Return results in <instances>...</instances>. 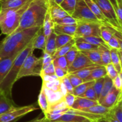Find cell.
I'll return each mask as SVG.
<instances>
[{
  "label": "cell",
  "mask_w": 122,
  "mask_h": 122,
  "mask_svg": "<svg viewBox=\"0 0 122 122\" xmlns=\"http://www.w3.org/2000/svg\"><path fill=\"white\" fill-rule=\"evenodd\" d=\"M79 51H86L90 50H97V45H94L85 42H75V44Z\"/></svg>",
  "instance_id": "41"
},
{
  "label": "cell",
  "mask_w": 122,
  "mask_h": 122,
  "mask_svg": "<svg viewBox=\"0 0 122 122\" xmlns=\"http://www.w3.org/2000/svg\"><path fill=\"white\" fill-rule=\"evenodd\" d=\"M57 35L53 32L46 38L45 43V50L43 52H45L50 56H52L56 50V38Z\"/></svg>",
  "instance_id": "22"
},
{
  "label": "cell",
  "mask_w": 122,
  "mask_h": 122,
  "mask_svg": "<svg viewBox=\"0 0 122 122\" xmlns=\"http://www.w3.org/2000/svg\"><path fill=\"white\" fill-rule=\"evenodd\" d=\"M45 116L43 117H41L40 116H38V117H36L35 119H32V120H30V121L26 122H44L45 121Z\"/></svg>",
  "instance_id": "55"
},
{
  "label": "cell",
  "mask_w": 122,
  "mask_h": 122,
  "mask_svg": "<svg viewBox=\"0 0 122 122\" xmlns=\"http://www.w3.org/2000/svg\"><path fill=\"white\" fill-rule=\"evenodd\" d=\"M118 2V4H122V0H117Z\"/></svg>",
  "instance_id": "60"
},
{
  "label": "cell",
  "mask_w": 122,
  "mask_h": 122,
  "mask_svg": "<svg viewBox=\"0 0 122 122\" xmlns=\"http://www.w3.org/2000/svg\"><path fill=\"white\" fill-rule=\"evenodd\" d=\"M31 1L19 8L0 9V30L2 34L10 35L15 31L20 24L21 15Z\"/></svg>",
  "instance_id": "4"
},
{
  "label": "cell",
  "mask_w": 122,
  "mask_h": 122,
  "mask_svg": "<svg viewBox=\"0 0 122 122\" xmlns=\"http://www.w3.org/2000/svg\"><path fill=\"white\" fill-rule=\"evenodd\" d=\"M55 121L62 122H97L90 120L82 116L70 113H64Z\"/></svg>",
  "instance_id": "15"
},
{
  "label": "cell",
  "mask_w": 122,
  "mask_h": 122,
  "mask_svg": "<svg viewBox=\"0 0 122 122\" xmlns=\"http://www.w3.org/2000/svg\"><path fill=\"white\" fill-rule=\"evenodd\" d=\"M85 1L86 4L89 7L91 11L94 13V15H95L98 20L104 25H106V26H109L108 22H107V20H106V17L104 15L103 13H102L101 10H100V7L95 2L94 0H84Z\"/></svg>",
  "instance_id": "14"
},
{
  "label": "cell",
  "mask_w": 122,
  "mask_h": 122,
  "mask_svg": "<svg viewBox=\"0 0 122 122\" xmlns=\"http://www.w3.org/2000/svg\"><path fill=\"white\" fill-rule=\"evenodd\" d=\"M75 44V38L71 39V41L67 43L65 45H63L62 46L60 47L59 48L57 49L55 51L54 54L53 56H52V60L54 58H57V57H61V56H64L66 54L67 52L70 50V49L72 47L73 45Z\"/></svg>",
  "instance_id": "30"
},
{
  "label": "cell",
  "mask_w": 122,
  "mask_h": 122,
  "mask_svg": "<svg viewBox=\"0 0 122 122\" xmlns=\"http://www.w3.org/2000/svg\"><path fill=\"white\" fill-rule=\"evenodd\" d=\"M75 98H76V97L73 94H70V93H67L64 95V97H63L66 104L70 108H71V107H72L73 104L74 103V101L75 100Z\"/></svg>",
  "instance_id": "49"
},
{
  "label": "cell",
  "mask_w": 122,
  "mask_h": 122,
  "mask_svg": "<svg viewBox=\"0 0 122 122\" xmlns=\"http://www.w3.org/2000/svg\"><path fill=\"white\" fill-rule=\"evenodd\" d=\"M5 1V0H0V2H2V1Z\"/></svg>",
  "instance_id": "63"
},
{
  "label": "cell",
  "mask_w": 122,
  "mask_h": 122,
  "mask_svg": "<svg viewBox=\"0 0 122 122\" xmlns=\"http://www.w3.org/2000/svg\"><path fill=\"white\" fill-rule=\"evenodd\" d=\"M74 37L72 36L68 35L65 34H58L57 35L56 38V50L59 48L63 45H65L69 42L70 41L73 39Z\"/></svg>",
  "instance_id": "38"
},
{
  "label": "cell",
  "mask_w": 122,
  "mask_h": 122,
  "mask_svg": "<svg viewBox=\"0 0 122 122\" xmlns=\"http://www.w3.org/2000/svg\"><path fill=\"white\" fill-rule=\"evenodd\" d=\"M18 120H19V119H17V120H14V121H12V122H16Z\"/></svg>",
  "instance_id": "62"
},
{
  "label": "cell",
  "mask_w": 122,
  "mask_h": 122,
  "mask_svg": "<svg viewBox=\"0 0 122 122\" xmlns=\"http://www.w3.org/2000/svg\"><path fill=\"white\" fill-rule=\"evenodd\" d=\"M108 117L113 118L119 122H122V102L120 101L117 104L113 107L107 116ZM106 116V117H107Z\"/></svg>",
  "instance_id": "34"
},
{
  "label": "cell",
  "mask_w": 122,
  "mask_h": 122,
  "mask_svg": "<svg viewBox=\"0 0 122 122\" xmlns=\"http://www.w3.org/2000/svg\"><path fill=\"white\" fill-rule=\"evenodd\" d=\"M49 8V0H32L21 15L19 26L13 33L32 27H42Z\"/></svg>",
  "instance_id": "2"
},
{
  "label": "cell",
  "mask_w": 122,
  "mask_h": 122,
  "mask_svg": "<svg viewBox=\"0 0 122 122\" xmlns=\"http://www.w3.org/2000/svg\"><path fill=\"white\" fill-rule=\"evenodd\" d=\"M54 22L56 24L62 25H75L77 26V21L74 19L71 15H67L64 17L60 19L54 20Z\"/></svg>",
  "instance_id": "40"
},
{
  "label": "cell",
  "mask_w": 122,
  "mask_h": 122,
  "mask_svg": "<svg viewBox=\"0 0 122 122\" xmlns=\"http://www.w3.org/2000/svg\"><path fill=\"white\" fill-rule=\"evenodd\" d=\"M30 1L31 0H5L0 2V9L19 8Z\"/></svg>",
  "instance_id": "26"
},
{
  "label": "cell",
  "mask_w": 122,
  "mask_h": 122,
  "mask_svg": "<svg viewBox=\"0 0 122 122\" xmlns=\"http://www.w3.org/2000/svg\"><path fill=\"white\" fill-rule=\"evenodd\" d=\"M97 104H98V102L97 101H94L81 97H76V98L71 108L77 110H82Z\"/></svg>",
  "instance_id": "12"
},
{
  "label": "cell",
  "mask_w": 122,
  "mask_h": 122,
  "mask_svg": "<svg viewBox=\"0 0 122 122\" xmlns=\"http://www.w3.org/2000/svg\"><path fill=\"white\" fill-rule=\"evenodd\" d=\"M80 97H81L86 98L89 99V100H94V101H98L96 93H95L94 88H93V86H91L89 88H88L87 90Z\"/></svg>",
  "instance_id": "46"
},
{
  "label": "cell",
  "mask_w": 122,
  "mask_h": 122,
  "mask_svg": "<svg viewBox=\"0 0 122 122\" xmlns=\"http://www.w3.org/2000/svg\"><path fill=\"white\" fill-rule=\"evenodd\" d=\"M42 57V66L52 62V56H50V54H47L46 52H44Z\"/></svg>",
  "instance_id": "53"
},
{
  "label": "cell",
  "mask_w": 122,
  "mask_h": 122,
  "mask_svg": "<svg viewBox=\"0 0 122 122\" xmlns=\"http://www.w3.org/2000/svg\"><path fill=\"white\" fill-rule=\"evenodd\" d=\"M113 86V80L111 78H110L107 75L104 76V82L103 86H102V91H101L100 98H99L98 100L99 104H100L102 102V101H103V100L106 97V95L108 94L110 91L111 90Z\"/></svg>",
  "instance_id": "27"
},
{
  "label": "cell",
  "mask_w": 122,
  "mask_h": 122,
  "mask_svg": "<svg viewBox=\"0 0 122 122\" xmlns=\"http://www.w3.org/2000/svg\"><path fill=\"white\" fill-rule=\"evenodd\" d=\"M101 25L102 24L97 23L77 21L74 38L90 36L101 37L100 27Z\"/></svg>",
  "instance_id": "8"
},
{
  "label": "cell",
  "mask_w": 122,
  "mask_h": 122,
  "mask_svg": "<svg viewBox=\"0 0 122 122\" xmlns=\"http://www.w3.org/2000/svg\"><path fill=\"white\" fill-rule=\"evenodd\" d=\"M122 90H119L113 86L100 104L106 108L112 109L119 102L122 101Z\"/></svg>",
  "instance_id": "10"
},
{
  "label": "cell",
  "mask_w": 122,
  "mask_h": 122,
  "mask_svg": "<svg viewBox=\"0 0 122 122\" xmlns=\"http://www.w3.org/2000/svg\"><path fill=\"white\" fill-rule=\"evenodd\" d=\"M76 30V26L75 25H62L54 23V32L56 35L65 34L74 37Z\"/></svg>",
  "instance_id": "19"
},
{
  "label": "cell",
  "mask_w": 122,
  "mask_h": 122,
  "mask_svg": "<svg viewBox=\"0 0 122 122\" xmlns=\"http://www.w3.org/2000/svg\"><path fill=\"white\" fill-rule=\"evenodd\" d=\"M104 66L105 68H106L107 76H108L110 78H111L113 80L114 77H116L117 76L118 72L116 71L114 66L113 65L112 63L107 64V65Z\"/></svg>",
  "instance_id": "47"
},
{
  "label": "cell",
  "mask_w": 122,
  "mask_h": 122,
  "mask_svg": "<svg viewBox=\"0 0 122 122\" xmlns=\"http://www.w3.org/2000/svg\"><path fill=\"white\" fill-rule=\"evenodd\" d=\"M41 27L26 29L7 35L0 42V59L20 53L34 38Z\"/></svg>",
  "instance_id": "1"
},
{
  "label": "cell",
  "mask_w": 122,
  "mask_h": 122,
  "mask_svg": "<svg viewBox=\"0 0 122 122\" xmlns=\"http://www.w3.org/2000/svg\"><path fill=\"white\" fill-rule=\"evenodd\" d=\"M54 22L51 17L50 14V11H48L45 15V19L44 20V23L42 25V29L44 33L45 36L47 37L54 31Z\"/></svg>",
  "instance_id": "23"
},
{
  "label": "cell",
  "mask_w": 122,
  "mask_h": 122,
  "mask_svg": "<svg viewBox=\"0 0 122 122\" xmlns=\"http://www.w3.org/2000/svg\"><path fill=\"white\" fill-rule=\"evenodd\" d=\"M116 14L117 17L120 25H122V5L119 4L118 8L117 10L116 11Z\"/></svg>",
  "instance_id": "54"
},
{
  "label": "cell",
  "mask_w": 122,
  "mask_h": 122,
  "mask_svg": "<svg viewBox=\"0 0 122 122\" xmlns=\"http://www.w3.org/2000/svg\"><path fill=\"white\" fill-rule=\"evenodd\" d=\"M94 64H95L92 63L91 61L85 55L83 54L81 51H79L75 60L68 68V73H73Z\"/></svg>",
  "instance_id": "11"
},
{
  "label": "cell",
  "mask_w": 122,
  "mask_h": 122,
  "mask_svg": "<svg viewBox=\"0 0 122 122\" xmlns=\"http://www.w3.org/2000/svg\"><path fill=\"white\" fill-rule=\"evenodd\" d=\"M48 121V120H47ZM48 122H56V121H48Z\"/></svg>",
  "instance_id": "61"
},
{
  "label": "cell",
  "mask_w": 122,
  "mask_h": 122,
  "mask_svg": "<svg viewBox=\"0 0 122 122\" xmlns=\"http://www.w3.org/2000/svg\"><path fill=\"white\" fill-rule=\"evenodd\" d=\"M15 107L11 98L0 92V115L9 112Z\"/></svg>",
  "instance_id": "16"
},
{
  "label": "cell",
  "mask_w": 122,
  "mask_h": 122,
  "mask_svg": "<svg viewBox=\"0 0 122 122\" xmlns=\"http://www.w3.org/2000/svg\"><path fill=\"white\" fill-rule=\"evenodd\" d=\"M106 75H107V73H106V68H105L104 66H100L95 68L91 71L90 75L83 80L84 82H88V81H95L98 79L104 77Z\"/></svg>",
  "instance_id": "21"
},
{
  "label": "cell",
  "mask_w": 122,
  "mask_h": 122,
  "mask_svg": "<svg viewBox=\"0 0 122 122\" xmlns=\"http://www.w3.org/2000/svg\"><path fill=\"white\" fill-rule=\"evenodd\" d=\"M81 111L88 112V113H92V114L104 116L106 117L108 114H109L110 109L106 108V107H104V106H101V104H98L92 106V107H89V108L82 110Z\"/></svg>",
  "instance_id": "28"
},
{
  "label": "cell",
  "mask_w": 122,
  "mask_h": 122,
  "mask_svg": "<svg viewBox=\"0 0 122 122\" xmlns=\"http://www.w3.org/2000/svg\"><path fill=\"white\" fill-rule=\"evenodd\" d=\"M33 39L30 42L26 47L18 54L13 61V64L7 75L0 84V92H2L8 97H11L12 88L15 82L17 81V77L22 66L24 61L30 53L33 52L34 51L33 48Z\"/></svg>",
  "instance_id": "3"
},
{
  "label": "cell",
  "mask_w": 122,
  "mask_h": 122,
  "mask_svg": "<svg viewBox=\"0 0 122 122\" xmlns=\"http://www.w3.org/2000/svg\"><path fill=\"white\" fill-rule=\"evenodd\" d=\"M43 87L45 92L46 94V97L48 98V106L49 105L53 104L54 102H57L60 100H62L64 97V95L60 91H54L50 90V89H47L44 86H42Z\"/></svg>",
  "instance_id": "25"
},
{
  "label": "cell",
  "mask_w": 122,
  "mask_h": 122,
  "mask_svg": "<svg viewBox=\"0 0 122 122\" xmlns=\"http://www.w3.org/2000/svg\"><path fill=\"white\" fill-rule=\"evenodd\" d=\"M65 76L64 77H63V78L61 79V81L63 83V85L65 87L67 91V92L70 93V94H73V87L71 85V83H70V81H69V78L67 77V76Z\"/></svg>",
  "instance_id": "50"
},
{
  "label": "cell",
  "mask_w": 122,
  "mask_h": 122,
  "mask_svg": "<svg viewBox=\"0 0 122 122\" xmlns=\"http://www.w3.org/2000/svg\"><path fill=\"white\" fill-rule=\"evenodd\" d=\"M38 110L33 105L15 107L9 112L0 115V122H10L19 119L26 114Z\"/></svg>",
  "instance_id": "9"
},
{
  "label": "cell",
  "mask_w": 122,
  "mask_h": 122,
  "mask_svg": "<svg viewBox=\"0 0 122 122\" xmlns=\"http://www.w3.org/2000/svg\"><path fill=\"white\" fill-rule=\"evenodd\" d=\"M108 1L111 2V4H112V5H113V8H114V10L116 11L117 10V9L118 6H119V4H118V2L117 1V0H108Z\"/></svg>",
  "instance_id": "56"
},
{
  "label": "cell",
  "mask_w": 122,
  "mask_h": 122,
  "mask_svg": "<svg viewBox=\"0 0 122 122\" xmlns=\"http://www.w3.org/2000/svg\"><path fill=\"white\" fill-rule=\"evenodd\" d=\"M63 1V0H51V2H52V1H54V2H56L57 4L60 5L61 3V2Z\"/></svg>",
  "instance_id": "59"
},
{
  "label": "cell",
  "mask_w": 122,
  "mask_h": 122,
  "mask_svg": "<svg viewBox=\"0 0 122 122\" xmlns=\"http://www.w3.org/2000/svg\"><path fill=\"white\" fill-rule=\"evenodd\" d=\"M52 64L54 66L60 67L65 71H68V66L65 56H61L52 60Z\"/></svg>",
  "instance_id": "44"
},
{
  "label": "cell",
  "mask_w": 122,
  "mask_h": 122,
  "mask_svg": "<svg viewBox=\"0 0 122 122\" xmlns=\"http://www.w3.org/2000/svg\"><path fill=\"white\" fill-rule=\"evenodd\" d=\"M18 54L14 55L11 57L0 59V84L8 73V71L13 64V61Z\"/></svg>",
  "instance_id": "13"
},
{
  "label": "cell",
  "mask_w": 122,
  "mask_h": 122,
  "mask_svg": "<svg viewBox=\"0 0 122 122\" xmlns=\"http://www.w3.org/2000/svg\"><path fill=\"white\" fill-rule=\"evenodd\" d=\"M75 39V42H85L89 43L94 45H103L106 47L110 48L107 44L103 41V39L101 37L95 36H84L79 37V38H74Z\"/></svg>",
  "instance_id": "20"
},
{
  "label": "cell",
  "mask_w": 122,
  "mask_h": 122,
  "mask_svg": "<svg viewBox=\"0 0 122 122\" xmlns=\"http://www.w3.org/2000/svg\"><path fill=\"white\" fill-rule=\"evenodd\" d=\"M76 0H63L59 5L69 15H71L75 10Z\"/></svg>",
  "instance_id": "39"
},
{
  "label": "cell",
  "mask_w": 122,
  "mask_h": 122,
  "mask_svg": "<svg viewBox=\"0 0 122 122\" xmlns=\"http://www.w3.org/2000/svg\"><path fill=\"white\" fill-rule=\"evenodd\" d=\"M54 70L56 76H57L59 79H61L63 78V77L66 76L68 74V71H65V70H63V69H61V68L60 67H54Z\"/></svg>",
  "instance_id": "52"
},
{
  "label": "cell",
  "mask_w": 122,
  "mask_h": 122,
  "mask_svg": "<svg viewBox=\"0 0 122 122\" xmlns=\"http://www.w3.org/2000/svg\"><path fill=\"white\" fill-rule=\"evenodd\" d=\"M98 66H100L97 65V64H94V65L91 66L89 67H86L83 68V69H81V70H77V71H75L73 73H70L76 75V76H78L79 77L82 79H85L86 77H87L89 75H90L91 71H92L95 68L97 67Z\"/></svg>",
  "instance_id": "37"
},
{
  "label": "cell",
  "mask_w": 122,
  "mask_h": 122,
  "mask_svg": "<svg viewBox=\"0 0 122 122\" xmlns=\"http://www.w3.org/2000/svg\"><path fill=\"white\" fill-rule=\"evenodd\" d=\"M110 56H111V63L114 66L118 73H122V60L119 58L117 50L114 48H110Z\"/></svg>",
  "instance_id": "29"
},
{
  "label": "cell",
  "mask_w": 122,
  "mask_h": 122,
  "mask_svg": "<svg viewBox=\"0 0 122 122\" xmlns=\"http://www.w3.org/2000/svg\"><path fill=\"white\" fill-rule=\"evenodd\" d=\"M107 119H108V122H119L117 120H116V119H113V118H112V117H110L107 116Z\"/></svg>",
  "instance_id": "58"
},
{
  "label": "cell",
  "mask_w": 122,
  "mask_h": 122,
  "mask_svg": "<svg viewBox=\"0 0 122 122\" xmlns=\"http://www.w3.org/2000/svg\"><path fill=\"white\" fill-rule=\"evenodd\" d=\"M78 52V50L76 48L75 45H73V46L70 49V50L67 52L66 54L64 56H65L66 59L67 63L68 68L70 67V66L71 65V63H72L73 62V61L75 60V58H76V56H77Z\"/></svg>",
  "instance_id": "42"
},
{
  "label": "cell",
  "mask_w": 122,
  "mask_h": 122,
  "mask_svg": "<svg viewBox=\"0 0 122 122\" xmlns=\"http://www.w3.org/2000/svg\"><path fill=\"white\" fill-rule=\"evenodd\" d=\"M38 104L43 113L44 114L46 113L48 109V101L47 97L43 87H42L39 97H38Z\"/></svg>",
  "instance_id": "36"
},
{
  "label": "cell",
  "mask_w": 122,
  "mask_h": 122,
  "mask_svg": "<svg viewBox=\"0 0 122 122\" xmlns=\"http://www.w3.org/2000/svg\"><path fill=\"white\" fill-rule=\"evenodd\" d=\"M97 50L100 53V56H101V59L103 66H106L111 63V56L110 48L103 46V45H100V46H98Z\"/></svg>",
  "instance_id": "31"
},
{
  "label": "cell",
  "mask_w": 122,
  "mask_h": 122,
  "mask_svg": "<svg viewBox=\"0 0 122 122\" xmlns=\"http://www.w3.org/2000/svg\"><path fill=\"white\" fill-rule=\"evenodd\" d=\"M95 83V81H88V82H83L82 83L80 84L79 85L73 88V94L75 97H80L81 95L83 94L88 88L91 86L94 85Z\"/></svg>",
  "instance_id": "35"
},
{
  "label": "cell",
  "mask_w": 122,
  "mask_h": 122,
  "mask_svg": "<svg viewBox=\"0 0 122 122\" xmlns=\"http://www.w3.org/2000/svg\"><path fill=\"white\" fill-rule=\"evenodd\" d=\"M44 122H48V121H47V120H45V121Z\"/></svg>",
  "instance_id": "64"
},
{
  "label": "cell",
  "mask_w": 122,
  "mask_h": 122,
  "mask_svg": "<svg viewBox=\"0 0 122 122\" xmlns=\"http://www.w3.org/2000/svg\"><path fill=\"white\" fill-rule=\"evenodd\" d=\"M94 1L99 6L109 26L116 30L122 32V26L118 20L116 11L111 2L108 0H94Z\"/></svg>",
  "instance_id": "7"
},
{
  "label": "cell",
  "mask_w": 122,
  "mask_h": 122,
  "mask_svg": "<svg viewBox=\"0 0 122 122\" xmlns=\"http://www.w3.org/2000/svg\"><path fill=\"white\" fill-rule=\"evenodd\" d=\"M46 76H56L54 66L52 64V62L42 66L40 77L42 78V77Z\"/></svg>",
  "instance_id": "43"
},
{
  "label": "cell",
  "mask_w": 122,
  "mask_h": 122,
  "mask_svg": "<svg viewBox=\"0 0 122 122\" xmlns=\"http://www.w3.org/2000/svg\"><path fill=\"white\" fill-rule=\"evenodd\" d=\"M42 69V57H36L33 52L24 61L17 77V80L27 76H40Z\"/></svg>",
  "instance_id": "5"
},
{
  "label": "cell",
  "mask_w": 122,
  "mask_h": 122,
  "mask_svg": "<svg viewBox=\"0 0 122 122\" xmlns=\"http://www.w3.org/2000/svg\"><path fill=\"white\" fill-rule=\"evenodd\" d=\"M47 37L45 36V34L43 31L42 27L39 29V30L36 33V35L33 41V50L35 49H39L42 50L43 51L45 50V43Z\"/></svg>",
  "instance_id": "18"
},
{
  "label": "cell",
  "mask_w": 122,
  "mask_h": 122,
  "mask_svg": "<svg viewBox=\"0 0 122 122\" xmlns=\"http://www.w3.org/2000/svg\"><path fill=\"white\" fill-rule=\"evenodd\" d=\"M116 31L112 27L106 25H102L100 27V35L101 38L107 44L110 39L113 36V34Z\"/></svg>",
  "instance_id": "32"
},
{
  "label": "cell",
  "mask_w": 122,
  "mask_h": 122,
  "mask_svg": "<svg viewBox=\"0 0 122 122\" xmlns=\"http://www.w3.org/2000/svg\"><path fill=\"white\" fill-rule=\"evenodd\" d=\"M49 11L53 20L61 19L66 15H69L66 11H64L59 5L57 4L54 1L50 2Z\"/></svg>",
  "instance_id": "17"
},
{
  "label": "cell",
  "mask_w": 122,
  "mask_h": 122,
  "mask_svg": "<svg viewBox=\"0 0 122 122\" xmlns=\"http://www.w3.org/2000/svg\"><path fill=\"white\" fill-rule=\"evenodd\" d=\"M104 82V77H101V78L95 80V83H94V85H93V88H94V91H95V93H96L98 100L99 98H100V94H101V91H102Z\"/></svg>",
  "instance_id": "45"
},
{
  "label": "cell",
  "mask_w": 122,
  "mask_h": 122,
  "mask_svg": "<svg viewBox=\"0 0 122 122\" xmlns=\"http://www.w3.org/2000/svg\"><path fill=\"white\" fill-rule=\"evenodd\" d=\"M122 73H118L117 76L113 79V86L119 90H122Z\"/></svg>",
  "instance_id": "51"
},
{
  "label": "cell",
  "mask_w": 122,
  "mask_h": 122,
  "mask_svg": "<svg viewBox=\"0 0 122 122\" xmlns=\"http://www.w3.org/2000/svg\"><path fill=\"white\" fill-rule=\"evenodd\" d=\"M122 32L115 31L109 41L107 43V45L110 48H114L119 50H122Z\"/></svg>",
  "instance_id": "24"
},
{
  "label": "cell",
  "mask_w": 122,
  "mask_h": 122,
  "mask_svg": "<svg viewBox=\"0 0 122 122\" xmlns=\"http://www.w3.org/2000/svg\"><path fill=\"white\" fill-rule=\"evenodd\" d=\"M67 77L69 78V81H70V83H71V85L73 88L79 85L80 84L82 83L83 82V80L82 79L80 78L78 76H76L75 75H73L71 73H68L67 75Z\"/></svg>",
  "instance_id": "48"
},
{
  "label": "cell",
  "mask_w": 122,
  "mask_h": 122,
  "mask_svg": "<svg viewBox=\"0 0 122 122\" xmlns=\"http://www.w3.org/2000/svg\"><path fill=\"white\" fill-rule=\"evenodd\" d=\"M94 64L99 66H103L101 59V56L98 50H90L86 51H81Z\"/></svg>",
  "instance_id": "33"
},
{
  "label": "cell",
  "mask_w": 122,
  "mask_h": 122,
  "mask_svg": "<svg viewBox=\"0 0 122 122\" xmlns=\"http://www.w3.org/2000/svg\"><path fill=\"white\" fill-rule=\"evenodd\" d=\"M71 16L77 21L102 24L91 11L84 0H76L75 10Z\"/></svg>",
  "instance_id": "6"
},
{
  "label": "cell",
  "mask_w": 122,
  "mask_h": 122,
  "mask_svg": "<svg viewBox=\"0 0 122 122\" xmlns=\"http://www.w3.org/2000/svg\"><path fill=\"white\" fill-rule=\"evenodd\" d=\"M97 122H108V119H107V117H105L102 118V119H100Z\"/></svg>",
  "instance_id": "57"
}]
</instances>
